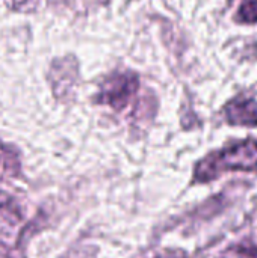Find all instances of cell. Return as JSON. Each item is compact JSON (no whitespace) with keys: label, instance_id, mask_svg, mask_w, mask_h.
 <instances>
[{"label":"cell","instance_id":"52a82bcc","mask_svg":"<svg viewBox=\"0 0 257 258\" xmlns=\"http://www.w3.org/2000/svg\"><path fill=\"white\" fill-rule=\"evenodd\" d=\"M236 20L245 24L257 23V0H242L238 9Z\"/></svg>","mask_w":257,"mask_h":258},{"label":"cell","instance_id":"ba28073f","mask_svg":"<svg viewBox=\"0 0 257 258\" xmlns=\"http://www.w3.org/2000/svg\"><path fill=\"white\" fill-rule=\"evenodd\" d=\"M218 258H257L256 245H235L226 249Z\"/></svg>","mask_w":257,"mask_h":258},{"label":"cell","instance_id":"7a4b0ae2","mask_svg":"<svg viewBox=\"0 0 257 258\" xmlns=\"http://www.w3.org/2000/svg\"><path fill=\"white\" fill-rule=\"evenodd\" d=\"M139 88L138 76L133 73H114L111 74L95 95V103L111 106L114 110H123L135 97Z\"/></svg>","mask_w":257,"mask_h":258},{"label":"cell","instance_id":"9c48e42d","mask_svg":"<svg viewBox=\"0 0 257 258\" xmlns=\"http://www.w3.org/2000/svg\"><path fill=\"white\" fill-rule=\"evenodd\" d=\"M30 2H33V0H12V5H14L15 9H23V8H26Z\"/></svg>","mask_w":257,"mask_h":258},{"label":"cell","instance_id":"5b68a950","mask_svg":"<svg viewBox=\"0 0 257 258\" xmlns=\"http://www.w3.org/2000/svg\"><path fill=\"white\" fill-rule=\"evenodd\" d=\"M224 115L232 125H257V103L253 98L239 97L224 107Z\"/></svg>","mask_w":257,"mask_h":258},{"label":"cell","instance_id":"8992f818","mask_svg":"<svg viewBox=\"0 0 257 258\" xmlns=\"http://www.w3.org/2000/svg\"><path fill=\"white\" fill-rule=\"evenodd\" d=\"M21 172V162L18 151L0 142V181H8L18 177Z\"/></svg>","mask_w":257,"mask_h":258},{"label":"cell","instance_id":"277c9868","mask_svg":"<svg viewBox=\"0 0 257 258\" xmlns=\"http://www.w3.org/2000/svg\"><path fill=\"white\" fill-rule=\"evenodd\" d=\"M23 222L20 203L8 192L0 190V236L12 237Z\"/></svg>","mask_w":257,"mask_h":258},{"label":"cell","instance_id":"6da1fadb","mask_svg":"<svg viewBox=\"0 0 257 258\" xmlns=\"http://www.w3.org/2000/svg\"><path fill=\"white\" fill-rule=\"evenodd\" d=\"M257 168V141L248 139L203 159L195 171V181H211L227 171H251Z\"/></svg>","mask_w":257,"mask_h":258},{"label":"cell","instance_id":"30bf717a","mask_svg":"<svg viewBox=\"0 0 257 258\" xmlns=\"http://www.w3.org/2000/svg\"><path fill=\"white\" fill-rule=\"evenodd\" d=\"M101 2H106V0H101Z\"/></svg>","mask_w":257,"mask_h":258},{"label":"cell","instance_id":"3957f363","mask_svg":"<svg viewBox=\"0 0 257 258\" xmlns=\"http://www.w3.org/2000/svg\"><path fill=\"white\" fill-rule=\"evenodd\" d=\"M77 79H79L77 62L73 56L56 59L52 63L48 73V82L58 100H67L73 95V91L77 85Z\"/></svg>","mask_w":257,"mask_h":258}]
</instances>
